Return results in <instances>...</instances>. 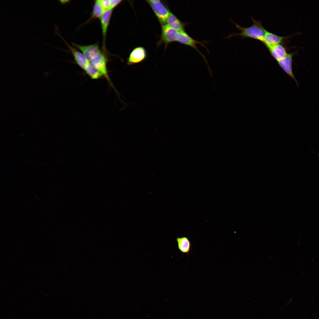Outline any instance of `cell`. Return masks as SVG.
I'll return each instance as SVG.
<instances>
[{
  "instance_id": "1",
  "label": "cell",
  "mask_w": 319,
  "mask_h": 319,
  "mask_svg": "<svg viewBox=\"0 0 319 319\" xmlns=\"http://www.w3.org/2000/svg\"><path fill=\"white\" fill-rule=\"evenodd\" d=\"M253 22V25L248 27H244L237 24L232 20H230L235 25L236 27L240 31L239 33L230 34L227 38H230L235 36H240L243 38H250L263 41L266 33V30L263 26L261 22L251 17Z\"/></svg>"
},
{
  "instance_id": "2",
  "label": "cell",
  "mask_w": 319,
  "mask_h": 319,
  "mask_svg": "<svg viewBox=\"0 0 319 319\" xmlns=\"http://www.w3.org/2000/svg\"><path fill=\"white\" fill-rule=\"evenodd\" d=\"M146 1L153 11L161 25L166 24L170 10L159 0H149Z\"/></svg>"
},
{
  "instance_id": "3",
  "label": "cell",
  "mask_w": 319,
  "mask_h": 319,
  "mask_svg": "<svg viewBox=\"0 0 319 319\" xmlns=\"http://www.w3.org/2000/svg\"><path fill=\"white\" fill-rule=\"evenodd\" d=\"M90 62L102 74L111 86L113 87L108 74L107 68V59L105 54L101 52L95 56Z\"/></svg>"
},
{
  "instance_id": "4",
  "label": "cell",
  "mask_w": 319,
  "mask_h": 319,
  "mask_svg": "<svg viewBox=\"0 0 319 319\" xmlns=\"http://www.w3.org/2000/svg\"><path fill=\"white\" fill-rule=\"evenodd\" d=\"M176 41L181 44L190 46L196 50L203 58L207 64L208 66L209 69H210L206 57L201 52L199 51L196 46L197 44H200L201 45L206 48L208 51L209 52V50L204 44L206 42H201L194 40L185 31L179 32Z\"/></svg>"
},
{
  "instance_id": "5",
  "label": "cell",
  "mask_w": 319,
  "mask_h": 319,
  "mask_svg": "<svg viewBox=\"0 0 319 319\" xmlns=\"http://www.w3.org/2000/svg\"><path fill=\"white\" fill-rule=\"evenodd\" d=\"M179 32L166 24L162 25L160 38L157 43V45L163 43L166 48L170 43L176 41Z\"/></svg>"
},
{
  "instance_id": "6",
  "label": "cell",
  "mask_w": 319,
  "mask_h": 319,
  "mask_svg": "<svg viewBox=\"0 0 319 319\" xmlns=\"http://www.w3.org/2000/svg\"><path fill=\"white\" fill-rule=\"evenodd\" d=\"M296 53L295 51L288 53L287 56L277 62L279 66L288 76L295 81L297 86L299 87L298 82L294 77L292 70V59Z\"/></svg>"
},
{
  "instance_id": "7",
  "label": "cell",
  "mask_w": 319,
  "mask_h": 319,
  "mask_svg": "<svg viewBox=\"0 0 319 319\" xmlns=\"http://www.w3.org/2000/svg\"><path fill=\"white\" fill-rule=\"evenodd\" d=\"M72 45L82 52L89 62L95 56L101 52L97 43L84 45L72 43Z\"/></svg>"
},
{
  "instance_id": "8",
  "label": "cell",
  "mask_w": 319,
  "mask_h": 319,
  "mask_svg": "<svg viewBox=\"0 0 319 319\" xmlns=\"http://www.w3.org/2000/svg\"><path fill=\"white\" fill-rule=\"evenodd\" d=\"M147 57V52L144 48L136 47L133 50L128 57L127 64L131 65L140 63L144 60Z\"/></svg>"
},
{
  "instance_id": "9",
  "label": "cell",
  "mask_w": 319,
  "mask_h": 319,
  "mask_svg": "<svg viewBox=\"0 0 319 319\" xmlns=\"http://www.w3.org/2000/svg\"><path fill=\"white\" fill-rule=\"evenodd\" d=\"M290 36H282L266 30L262 43L267 49L274 45L283 44Z\"/></svg>"
},
{
  "instance_id": "10",
  "label": "cell",
  "mask_w": 319,
  "mask_h": 319,
  "mask_svg": "<svg viewBox=\"0 0 319 319\" xmlns=\"http://www.w3.org/2000/svg\"><path fill=\"white\" fill-rule=\"evenodd\" d=\"M57 34L59 35L65 42L66 45L72 54L77 64L81 68L84 70L89 61L87 59L83 53L76 49L75 48L70 46L60 35L59 34Z\"/></svg>"
},
{
  "instance_id": "11",
  "label": "cell",
  "mask_w": 319,
  "mask_h": 319,
  "mask_svg": "<svg viewBox=\"0 0 319 319\" xmlns=\"http://www.w3.org/2000/svg\"><path fill=\"white\" fill-rule=\"evenodd\" d=\"M267 49L271 56L277 62L284 58L288 54L287 48L282 44L274 45Z\"/></svg>"
},
{
  "instance_id": "12",
  "label": "cell",
  "mask_w": 319,
  "mask_h": 319,
  "mask_svg": "<svg viewBox=\"0 0 319 319\" xmlns=\"http://www.w3.org/2000/svg\"><path fill=\"white\" fill-rule=\"evenodd\" d=\"M113 9L106 11L100 18L103 37L104 49L105 48V43L107 31Z\"/></svg>"
},
{
  "instance_id": "13",
  "label": "cell",
  "mask_w": 319,
  "mask_h": 319,
  "mask_svg": "<svg viewBox=\"0 0 319 319\" xmlns=\"http://www.w3.org/2000/svg\"><path fill=\"white\" fill-rule=\"evenodd\" d=\"M167 25L180 32L185 31V26L188 23L182 22L170 11L166 21Z\"/></svg>"
},
{
  "instance_id": "14",
  "label": "cell",
  "mask_w": 319,
  "mask_h": 319,
  "mask_svg": "<svg viewBox=\"0 0 319 319\" xmlns=\"http://www.w3.org/2000/svg\"><path fill=\"white\" fill-rule=\"evenodd\" d=\"M176 240L180 251L183 253L188 254L191 249V244L189 238L185 236L178 237Z\"/></svg>"
},
{
  "instance_id": "15",
  "label": "cell",
  "mask_w": 319,
  "mask_h": 319,
  "mask_svg": "<svg viewBox=\"0 0 319 319\" xmlns=\"http://www.w3.org/2000/svg\"><path fill=\"white\" fill-rule=\"evenodd\" d=\"M86 73L92 79H97L103 76L102 74L89 61L84 69Z\"/></svg>"
},
{
  "instance_id": "16",
  "label": "cell",
  "mask_w": 319,
  "mask_h": 319,
  "mask_svg": "<svg viewBox=\"0 0 319 319\" xmlns=\"http://www.w3.org/2000/svg\"><path fill=\"white\" fill-rule=\"evenodd\" d=\"M105 12L100 3V0L95 1L93 6L90 19L100 18Z\"/></svg>"
},
{
  "instance_id": "17",
  "label": "cell",
  "mask_w": 319,
  "mask_h": 319,
  "mask_svg": "<svg viewBox=\"0 0 319 319\" xmlns=\"http://www.w3.org/2000/svg\"><path fill=\"white\" fill-rule=\"evenodd\" d=\"M100 1L102 7L105 11L111 9V0H100Z\"/></svg>"
},
{
  "instance_id": "18",
  "label": "cell",
  "mask_w": 319,
  "mask_h": 319,
  "mask_svg": "<svg viewBox=\"0 0 319 319\" xmlns=\"http://www.w3.org/2000/svg\"><path fill=\"white\" fill-rule=\"evenodd\" d=\"M59 1L62 4H64L66 3V2H67L68 1H67V0L66 1V0H59Z\"/></svg>"
}]
</instances>
